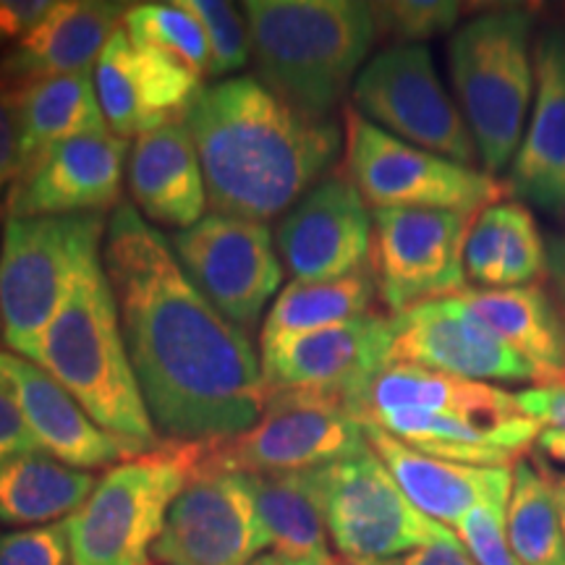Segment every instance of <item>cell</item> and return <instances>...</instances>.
Masks as SVG:
<instances>
[{"instance_id":"24","label":"cell","mask_w":565,"mask_h":565,"mask_svg":"<svg viewBox=\"0 0 565 565\" xmlns=\"http://www.w3.org/2000/svg\"><path fill=\"white\" fill-rule=\"evenodd\" d=\"M134 207L147 223L186 231L207 215V186L200 152L186 124H171L139 137L126 160Z\"/></svg>"},{"instance_id":"22","label":"cell","mask_w":565,"mask_h":565,"mask_svg":"<svg viewBox=\"0 0 565 565\" xmlns=\"http://www.w3.org/2000/svg\"><path fill=\"white\" fill-rule=\"evenodd\" d=\"M129 3L55 0L47 17L0 53V82L13 89L71 74H95L103 47L124 24Z\"/></svg>"},{"instance_id":"4","label":"cell","mask_w":565,"mask_h":565,"mask_svg":"<svg viewBox=\"0 0 565 565\" xmlns=\"http://www.w3.org/2000/svg\"><path fill=\"white\" fill-rule=\"evenodd\" d=\"M32 362L66 387L103 429L152 450L166 443L147 412L126 351L103 252L89 257L71 278Z\"/></svg>"},{"instance_id":"16","label":"cell","mask_w":565,"mask_h":565,"mask_svg":"<svg viewBox=\"0 0 565 565\" xmlns=\"http://www.w3.org/2000/svg\"><path fill=\"white\" fill-rule=\"evenodd\" d=\"M391 364L419 366L475 383L542 385L540 372L471 315L458 296L393 315Z\"/></svg>"},{"instance_id":"2","label":"cell","mask_w":565,"mask_h":565,"mask_svg":"<svg viewBox=\"0 0 565 565\" xmlns=\"http://www.w3.org/2000/svg\"><path fill=\"white\" fill-rule=\"evenodd\" d=\"M212 212L267 223L335 171L343 134L282 103L257 76L200 92L186 116Z\"/></svg>"},{"instance_id":"32","label":"cell","mask_w":565,"mask_h":565,"mask_svg":"<svg viewBox=\"0 0 565 565\" xmlns=\"http://www.w3.org/2000/svg\"><path fill=\"white\" fill-rule=\"evenodd\" d=\"M374 296L377 286H374L372 267L338 280H294L291 286L280 288L278 299L270 303L263 324V349L356 320L372 312Z\"/></svg>"},{"instance_id":"14","label":"cell","mask_w":565,"mask_h":565,"mask_svg":"<svg viewBox=\"0 0 565 565\" xmlns=\"http://www.w3.org/2000/svg\"><path fill=\"white\" fill-rule=\"evenodd\" d=\"M477 215L454 210H372L370 267L393 315L466 291L463 252Z\"/></svg>"},{"instance_id":"27","label":"cell","mask_w":565,"mask_h":565,"mask_svg":"<svg viewBox=\"0 0 565 565\" xmlns=\"http://www.w3.org/2000/svg\"><path fill=\"white\" fill-rule=\"evenodd\" d=\"M456 296L500 341L540 372L542 385L565 380V324L547 286L532 282L500 291L466 288Z\"/></svg>"},{"instance_id":"5","label":"cell","mask_w":565,"mask_h":565,"mask_svg":"<svg viewBox=\"0 0 565 565\" xmlns=\"http://www.w3.org/2000/svg\"><path fill=\"white\" fill-rule=\"evenodd\" d=\"M458 105L484 171L508 168L524 139L534 103V17L492 9L458 26L448 42Z\"/></svg>"},{"instance_id":"40","label":"cell","mask_w":565,"mask_h":565,"mask_svg":"<svg viewBox=\"0 0 565 565\" xmlns=\"http://www.w3.org/2000/svg\"><path fill=\"white\" fill-rule=\"evenodd\" d=\"M51 9L53 0H0V53L24 40Z\"/></svg>"},{"instance_id":"3","label":"cell","mask_w":565,"mask_h":565,"mask_svg":"<svg viewBox=\"0 0 565 565\" xmlns=\"http://www.w3.org/2000/svg\"><path fill=\"white\" fill-rule=\"evenodd\" d=\"M244 13L257 79L312 118H330L377 40L362 0H246Z\"/></svg>"},{"instance_id":"17","label":"cell","mask_w":565,"mask_h":565,"mask_svg":"<svg viewBox=\"0 0 565 565\" xmlns=\"http://www.w3.org/2000/svg\"><path fill=\"white\" fill-rule=\"evenodd\" d=\"M372 228L370 204L335 168L280 217L275 246L294 280H338L370 267Z\"/></svg>"},{"instance_id":"35","label":"cell","mask_w":565,"mask_h":565,"mask_svg":"<svg viewBox=\"0 0 565 565\" xmlns=\"http://www.w3.org/2000/svg\"><path fill=\"white\" fill-rule=\"evenodd\" d=\"M372 13L377 38L391 40L395 45H422L456 30L463 9L456 0H391V3H372Z\"/></svg>"},{"instance_id":"39","label":"cell","mask_w":565,"mask_h":565,"mask_svg":"<svg viewBox=\"0 0 565 565\" xmlns=\"http://www.w3.org/2000/svg\"><path fill=\"white\" fill-rule=\"evenodd\" d=\"M21 168L19 89L0 82V202L9 194Z\"/></svg>"},{"instance_id":"28","label":"cell","mask_w":565,"mask_h":565,"mask_svg":"<svg viewBox=\"0 0 565 565\" xmlns=\"http://www.w3.org/2000/svg\"><path fill=\"white\" fill-rule=\"evenodd\" d=\"M387 412H437L475 416H513L521 412L515 393L492 383L391 364L377 374L366 395L364 422Z\"/></svg>"},{"instance_id":"37","label":"cell","mask_w":565,"mask_h":565,"mask_svg":"<svg viewBox=\"0 0 565 565\" xmlns=\"http://www.w3.org/2000/svg\"><path fill=\"white\" fill-rule=\"evenodd\" d=\"M508 505H477L456 524V536L477 565H521L505 526Z\"/></svg>"},{"instance_id":"18","label":"cell","mask_w":565,"mask_h":565,"mask_svg":"<svg viewBox=\"0 0 565 565\" xmlns=\"http://www.w3.org/2000/svg\"><path fill=\"white\" fill-rule=\"evenodd\" d=\"M129 141L113 134L76 137L45 150L17 175L3 200L9 217L113 212L124 186Z\"/></svg>"},{"instance_id":"43","label":"cell","mask_w":565,"mask_h":565,"mask_svg":"<svg viewBox=\"0 0 565 565\" xmlns=\"http://www.w3.org/2000/svg\"><path fill=\"white\" fill-rule=\"evenodd\" d=\"M343 565H477L471 555L466 553L461 542H450V545H433L419 547L414 553L391 557V561H374V563H343Z\"/></svg>"},{"instance_id":"19","label":"cell","mask_w":565,"mask_h":565,"mask_svg":"<svg viewBox=\"0 0 565 565\" xmlns=\"http://www.w3.org/2000/svg\"><path fill=\"white\" fill-rule=\"evenodd\" d=\"M95 89L113 137H145L186 121L202 79L168 55L139 45L118 26L95 66Z\"/></svg>"},{"instance_id":"6","label":"cell","mask_w":565,"mask_h":565,"mask_svg":"<svg viewBox=\"0 0 565 565\" xmlns=\"http://www.w3.org/2000/svg\"><path fill=\"white\" fill-rule=\"evenodd\" d=\"M196 443H171L110 466L68 524L74 565H150L168 511L196 469Z\"/></svg>"},{"instance_id":"48","label":"cell","mask_w":565,"mask_h":565,"mask_svg":"<svg viewBox=\"0 0 565 565\" xmlns=\"http://www.w3.org/2000/svg\"><path fill=\"white\" fill-rule=\"evenodd\" d=\"M0 335H3V324H0Z\"/></svg>"},{"instance_id":"23","label":"cell","mask_w":565,"mask_h":565,"mask_svg":"<svg viewBox=\"0 0 565 565\" xmlns=\"http://www.w3.org/2000/svg\"><path fill=\"white\" fill-rule=\"evenodd\" d=\"M370 448L387 466L406 498L443 526H456L477 505H508L513 466H471L427 456L364 422Z\"/></svg>"},{"instance_id":"10","label":"cell","mask_w":565,"mask_h":565,"mask_svg":"<svg viewBox=\"0 0 565 565\" xmlns=\"http://www.w3.org/2000/svg\"><path fill=\"white\" fill-rule=\"evenodd\" d=\"M353 110L395 139L461 166L479 160L463 113L424 45H391L366 61L351 89Z\"/></svg>"},{"instance_id":"30","label":"cell","mask_w":565,"mask_h":565,"mask_svg":"<svg viewBox=\"0 0 565 565\" xmlns=\"http://www.w3.org/2000/svg\"><path fill=\"white\" fill-rule=\"evenodd\" d=\"M249 482L273 553L301 563H338L328 547L330 534L324 524L317 469L249 475Z\"/></svg>"},{"instance_id":"46","label":"cell","mask_w":565,"mask_h":565,"mask_svg":"<svg viewBox=\"0 0 565 565\" xmlns=\"http://www.w3.org/2000/svg\"><path fill=\"white\" fill-rule=\"evenodd\" d=\"M536 458H540L542 469H545V475L550 479V484H553L555 490V498H557V505H561V519H563V532H565V471H555L553 466H550L547 461H542V456L536 454Z\"/></svg>"},{"instance_id":"36","label":"cell","mask_w":565,"mask_h":565,"mask_svg":"<svg viewBox=\"0 0 565 565\" xmlns=\"http://www.w3.org/2000/svg\"><path fill=\"white\" fill-rule=\"evenodd\" d=\"M200 19L212 55L210 76L242 71L252 58L249 21L236 3L228 0H183Z\"/></svg>"},{"instance_id":"1","label":"cell","mask_w":565,"mask_h":565,"mask_svg":"<svg viewBox=\"0 0 565 565\" xmlns=\"http://www.w3.org/2000/svg\"><path fill=\"white\" fill-rule=\"evenodd\" d=\"M103 267L154 429L171 443H217L267 408L263 362L175 259L168 236L121 202L108 215Z\"/></svg>"},{"instance_id":"47","label":"cell","mask_w":565,"mask_h":565,"mask_svg":"<svg viewBox=\"0 0 565 565\" xmlns=\"http://www.w3.org/2000/svg\"><path fill=\"white\" fill-rule=\"evenodd\" d=\"M252 565H317V563H301V561H291V557H282L278 553H267V555H259Z\"/></svg>"},{"instance_id":"26","label":"cell","mask_w":565,"mask_h":565,"mask_svg":"<svg viewBox=\"0 0 565 565\" xmlns=\"http://www.w3.org/2000/svg\"><path fill=\"white\" fill-rule=\"evenodd\" d=\"M466 280L479 291L532 286L547 270V242L534 212L519 200L494 202L471 223L463 252Z\"/></svg>"},{"instance_id":"25","label":"cell","mask_w":565,"mask_h":565,"mask_svg":"<svg viewBox=\"0 0 565 565\" xmlns=\"http://www.w3.org/2000/svg\"><path fill=\"white\" fill-rule=\"evenodd\" d=\"M370 424L422 454L471 466H515L542 433V424L526 414L387 412Z\"/></svg>"},{"instance_id":"7","label":"cell","mask_w":565,"mask_h":565,"mask_svg":"<svg viewBox=\"0 0 565 565\" xmlns=\"http://www.w3.org/2000/svg\"><path fill=\"white\" fill-rule=\"evenodd\" d=\"M103 212L9 217L0 236V324L11 353L30 359L58 312L71 278L103 252Z\"/></svg>"},{"instance_id":"20","label":"cell","mask_w":565,"mask_h":565,"mask_svg":"<svg viewBox=\"0 0 565 565\" xmlns=\"http://www.w3.org/2000/svg\"><path fill=\"white\" fill-rule=\"evenodd\" d=\"M0 391L17 404L40 448L74 469H103L152 450L103 429L66 387L19 353L0 351Z\"/></svg>"},{"instance_id":"42","label":"cell","mask_w":565,"mask_h":565,"mask_svg":"<svg viewBox=\"0 0 565 565\" xmlns=\"http://www.w3.org/2000/svg\"><path fill=\"white\" fill-rule=\"evenodd\" d=\"M38 448L40 445L30 433V427H26L24 416L19 414L17 404L0 391V469H3L11 458Z\"/></svg>"},{"instance_id":"41","label":"cell","mask_w":565,"mask_h":565,"mask_svg":"<svg viewBox=\"0 0 565 565\" xmlns=\"http://www.w3.org/2000/svg\"><path fill=\"white\" fill-rule=\"evenodd\" d=\"M521 412L540 422L542 427L565 429V380L550 385H534L515 393Z\"/></svg>"},{"instance_id":"15","label":"cell","mask_w":565,"mask_h":565,"mask_svg":"<svg viewBox=\"0 0 565 565\" xmlns=\"http://www.w3.org/2000/svg\"><path fill=\"white\" fill-rule=\"evenodd\" d=\"M270 547L249 475L194 469L168 511L152 557L160 565H252Z\"/></svg>"},{"instance_id":"8","label":"cell","mask_w":565,"mask_h":565,"mask_svg":"<svg viewBox=\"0 0 565 565\" xmlns=\"http://www.w3.org/2000/svg\"><path fill=\"white\" fill-rule=\"evenodd\" d=\"M345 166L353 186L372 210H454L479 215L503 202L505 186L479 168L395 139L345 110Z\"/></svg>"},{"instance_id":"33","label":"cell","mask_w":565,"mask_h":565,"mask_svg":"<svg viewBox=\"0 0 565 565\" xmlns=\"http://www.w3.org/2000/svg\"><path fill=\"white\" fill-rule=\"evenodd\" d=\"M508 540L521 565H565V532L555 490L540 458L513 466Z\"/></svg>"},{"instance_id":"12","label":"cell","mask_w":565,"mask_h":565,"mask_svg":"<svg viewBox=\"0 0 565 565\" xmlns=\"http://www.w3.org/2000/svg\"><path fill=\"white\" fill-rule=\"evenodd\" d=\"M393 317L366 312L291 341L263 349V380L270 395H301L343 408L364 422L366 395L391 366Z\"/></svg>"},{"instance_id":"44","label":"cell","mask_w":565,"mask_h":565,"mask_svg":"<svg viewBox=\"0 0 565 565\" xmlns=\"http://www.w3.org/2000/svg\"><path fill=\"white\" fill-rule=\"evenodd\" d=\"M547 291L561 309L565 324V225L547 238Z\"/></svg>"},{"instance_id":"31","label":"cell","mask_w":565,"mask_h":565,"mask_svg":"<svg viewBox=\"0 0 565 565\" xmlns=\"http://www.w3.org/2000/svg\"><path fill=\"white\" fill-rule=\"evenodd\" d=\"M19 173L55 145L76 137H92V134H110L95 89V74L58 76V79H45L19 89Z\"/></svg>"},{"instance_id":"38","label":"cell","mask_w":565,"mask_h":565,"mask_svg":"<svg viewBox=\"0 0 565 565\" xmlns=\"http://www.w3.org/2000/svg\"><path fill=\"white\" fill-rule=\"evenodd\" d=\"M0 565H74L68 524L0 532Z\"/></svg>"},{"instance_id":"21","label":"cell","mask_w":565,"mask_h":565,"mask_svg":"<svg viewBox=\"0 0 565 565\" xmlns=\"http://www.w3.org/2000/svg\"><path fill=\"white\" fill-rule=\"evenodd\" d=\"M534 103L524 139L508 166L505 192L513 200L565 212V30L547 26L534 38Z\"/></svg>"},{"instance_id":"45","label":"cell","mask_w":565,"mask_h":565,"mask_svg":"<svg viewBox=\"0 0 565 565\" xmlns=\"http://www.w3.org/2000/svg\"><path fill=\"white\" fill-rule=\"evenodd\" d=\"M536 454L545 456L547 461L561 463L565 469V429L542 427L540 437H536Z\"/></svg>"},{"instance_id":"9","label":"cell","mask_w":565,"mask_h":565,"mask_svg":"<svg viewBox=\"0 0 565 565\" xmlns=\"http://www.w3.org/2000/svg\"><path fill=\"white\" fill-rule=\"evenodd\" d=\"M328 534L343 563H374L461 542L424 515L374 450L317 469Z\"/></svg>"},{"instance_id":"11","label":"cell","mask_w":565,"mask_h":565,"mask_svg":"<svg viewBox=\"0 0 565 565\" xmlns=\"http://www.w3.org/2000/svg\"><path fill=\"white\" fill-rule=\"evenodd\" d=\"M364 422L343 408L301 395H270L265 414L246 433L217 443H196V469L238 475L309 471L366 454Z\"/></svg>"},{"instance_id":"13","label":"cell","mask_w":565,"mask_h":565,"mask_svg":"<svg viewBox=\"0 0 565 565\" xmlns=\"http://www.w3.org/2000/svg\"><path fill=\"white\" fill-rule=\"evenodd\" d=\"M168 242L183 273L217 312L242 330L257 328L286 273L267 223L207 212Z\"/></svg>"},{"instance_id":"29","label":"cell","mask_w":565,"mask_h":565,"mask_svg":"<svg viewBox=\"0 0 565 565\" xmlns=\"http://www.w3.org/2000/svg\"><path fill=\"white\" fill-rule=\"evenodd\" d=\"M97 477L58 461L47 450H26L0 469V524L47 526L87 503Z\"/></svg>"},{"instance_id":"34","label":"cell","mask_w":565,"mask_h":565,"mask_svg":"<svg viewBox=\"0 0 565 565\" xmlns=\"http://www.w3.org/2000/svg\"><path fill=\"white\" fill-rule=\"evenodd\" d=\"M124 30L134 42L152 47L194 76H210L212 55L200 19L183 0L173 3H134L124 17Z\"/></svg>"}]
</instances>
